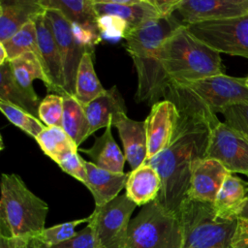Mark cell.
<instances>
[{
	"label": "cell",
	"instance_id": "7c38bea8",
	"mask_svg": "<svg viewBox=\"0 0 248 248\" xmlns=\"http://www.w3.org/2000/svg\"><path fill=\"white\" fill-rule=\"evenodd\" d=\"M174 11L188 25L248 15V0H178Z\"/></svg>",
	"mask_w": 248,
	"mask_h": 248
},
{
	"label": "cell",
	"instance_id": "d6a6232c",
	"mask_svg": "<svg viewBox=\"0 0 248 248\" xmlns=\"http://www.w3.org/2000/svg\"><path fill=\"white\" fill-rule=\"evenodd\" d=\"M63 96L48 94L40 103L38 118L46 127H62Z\"/></svg>",
	"mask_w": 248,
	"mask_h": 248
},
{
	"label": "cell",
	"instance_id": "ab89813d",
	"mask_svg": "<svg viewBox=\"0 0 248 248\" xmlns=\"http://www.w3.org/2000/svg\"><path fill=\"white\" fill-rule=\"evenodd\" d=\"M7 61H8L7 52H6L5 47L3 46V45L0 43V65H3Z\"/></svg>",
	"mask_w": 248,
	"mask_h": 248
},
{
	"label": "cell",
	"instance_id": "d4e9b609",
	"mask_svg": "<svg viewBox=\"0 0 248 248\" xmlns=\"http://www.w3.org/2000/svg\"><path fill=\"white\" fill-rule=\"evenodd\" d=\"M9 62L16 84L30 99L41 103L33 88V81L40 79L46 87L48 82L40 58L33 52H26Z\"/></svg>",
	"mask_w": 248,
	"mask_h": 248
},
{
	"label": "cell",
	"instance_id": "5b68a950",
	"mask_svg": "<svg viewBox=\"0 0 248 248\" xmlns=\"http://www.w3.org/2000/svg\"><path fill=\"white\" fill-rule=\"evenodd\" d=\"M178 218L181 225V248H231L236 220L216 216L211 202L187 198L181 204Z\"/></svg>",
	"mask_w": 248,
	"mask_h": 248
},
{
	"label": "cell",
	"instance_id": "6da1fadb",
	"mask_svg": "<svg viewBox=\"0 0 248 248\" xmlns=\"http://www.w3.org/2000/svg\"><path fill=\"white\" fill-rule=\"evenodd\" d=\"M164 100H170L177 107V125L167 148L146 163L161 178V190L155 201L178 216L180 206L187 199L193 166L196 161L205 158L210 132L220 121L206 107L172 87Z\"/></svg>",
	"mask_w": 248,
	"mask_h": 248
},
{
	"label": "cell",
	"instance_id": "836d02e7",
	"mask_svg": "<svg viewBox=\"0 0 248 248\" xmlns=\"http://www.w3.org/2000/svg\"><path fill=\"white\" fill-rule=\"evenodd\" d=\"M98 27L102 39L118 41L125 39L129 29L127 23L115 16H101L98 17Z\"/></svg>",
	"mask_w": 248,
	"mask_h": 248
},
{
	"label": "cell",
	"instance_id": "2e32d148",
	"mask_svg": "<svg viewBox=\"0 0 248 248\" xmlns=\"http://www.w3.org/2000/svg\"><path fill=\"white\" fill-rule=\"evenodd\" d=\"M93 5L98 16H118L127 23L129 31L163 16L153 0H93Z\"/></svg>",
	"mask_w": 248,
	"mask_h": 248
},
{
	"label": "cell",
	"instance_id": "8fae6325",
	"mask_svg": "<svg viewBox=\"0 0 248 248\" xmlns=\"http://www.w3.org/2000/svg\"><path fill=\"white\" fill-rule=\"evenodd\" d=\"M205 158L219 161L232 173L248 176V137L220 121L210 132Z\"/></svg>",
	"mask_w": 248,
	"mask_h": 248
},
{
	"label": "cell",
	"instance_id": "b9f144b4",
	"mask_svg": "<svg viewBox=\"0 0 248 248\" xmlns=\"http://www.w3.org/2000/svg\"><path fill=\"white\" fill-rule=\"evenodd\" d=\"M245 82H246V86L248 87V76L245 78Z\"/></svg>",
	"mask_w": 248,
	"mask_h": 248
},
{
	"label": "cell",
	"instance_id": "9a60e30c",
	"mask_svg": "<svg viewBox=\"0 0 248 248\" xmlns=\"http://www.w3.org/2000/svg\"><path fill=\"white\" fill-rule=\"evenodd\" d=\"M231 173L219 161L202 158L193 166L187 198L213 203L227 175Z\"/></svg>",
	"mask_w": 248,
	"mask_h": 248
},
{
	"label": "cell",
	"instance_id": "74e56055",
	"mask_svg": "<svg viewBox=\"0 0 248 248\" xmlns=\"http://www.w3.org/2000/svg\"><path fill=\"white\" fill-rule=\"evenodd\" d=\"M0 248H44L38 235L0 236Z\"/></svg>",
	"mask_w": 248,
	"mask_h": 248
},
{
	"label": "cell",
	"instance_id": "484cf974",
	"mask_svg": "<svg viewBox=\"0 0 248 248\" xmlns=\"http://www.w3.org/2000/svg\"><path fill=\"white\" fill-rule=\"evenodd\" d=\"M93 53V51H86L83 54L77 74L74 97L83 107L101 96L107 90L103 87L96 75Z\"/></svg>",
	"mask_w": 248,
	"mask_h": 248
},
{
	"label": "cell",
	"instance_id": "e575fe53",
	"mask_svg": "<svg viewBox=\"0 0 248 248\" xmlns=\"http://www.w3.org/2000/svg\"><path fill=\"white\" fill-rule=\"evenodd\" d=\"M220 113L227 125L248 137V101L229 106Z\"/></svg>",
	"mask_w": 248,
	"mask_h": 248
},
{
	"label": "cell",
	"instance_id": "cb8c5ba5",
	"mask_svg": "<svg viewBox=\"0 0 248 248\" xmlns=\"http://www.w3.org/2000/svg\"><path fill=\"white\" fill-rule=\"evenodd\" d=\"M46 9L57 10L72 24L78 25L101 37L98 27V15L93 0H41Z\"/></svg>",
	"mask_w": 248,
	"mask_h": 248
},
{
	"label": "cell",
	"instance_id": "4dcf8cb0",
	"mask_svg": "<svg viewBox=\"0 0 248 248\" xmlns=\"http://www.w3.org/2000/svg\"><path fill=\"white\" fill-rule=\"evenodd\" d=\"M0 109L12 124L35 140L46 127L38 117L6 101L0 100Z\"/></svg>",
	"mask_w": 248,
	"mask_h": 248
},
{
	"label": "cell",
	"instance_id": "d6986e66",
	"mask_svg": "<svg viewBox=\"0 0 248 248\" xmlns=\"http://www.w3.org/2000/svg\"><path fill=\"white\" fill-rule=\"evenodd\" d=\"M84 166L86 170L84 185L91 192L96 206H102L112 201L126 187L129 172L117 173L106 170L85 160Z\"/></svg>",
	"mask_w": 248,
	"mask_h": 248
},
{
	"label": "cell",
	"instance_id": "277c9868",
	"mask_svg": "<svg viewBox=\"0 0 248 248\" xmlns=\"http://www.w3.org/2000/svg\"><path fill=\"white\" fill-rule=\"evenodd\" d=\"M0 236L39 235L46 228L48 205L16 173H2Z\"/></svg>",
	"mask_w": 248,
	"mask_h": 248
},
{
	"label": "cell",
	"instance_id": "83f0119b",
	"mask_svg": "<svg viewBox=\"0 0 248 248\" xmlns=\"http://www.w3.org/2000/svg\"><path fill=\"white\" fill-rule=\"evenodd\" d=\"M0 100L11 103L38 117L40 103L30 99L16 84L9 61L0 65Z\"/></svg>",
	"mask_w": 248,
	"mask_h": 248
},
{
	"label": "cell",
	"instance_id": "52a82bcc",
	"mask_svg": "<svg viewBox=\"0 0 248 248\" xmlns=\"http://www.w3.org/2000/svg\"><path fill=\"white\" fill-rule=\"evenodd\" d=\"M170 85L198 101L215 114L229 106L248 101L245 78L231 77L226 74Z\"/></svg>",
	"mask_w": 248,
	"mask_h": 248
},
{
	"label": "cell",
	"instance_id": "f546056e",
	"mask_svg": "<svg viewBox=\"0 0 248 248\" xmlns=\"http://www.w3.org/2000/svg\"><path fill=\"white\" fill-rule=\"evenodd\" d=\"M0 43L5 47L8 61H11L26 52H33L40 58L35 21L28 22L8 40Z\"/></svg>",
	"mask_w": 248,
	"mask_h": 248
},
{
	"label": "cell",
	"instance_id": "7402d4cb",
	"mask_svg": "<svg viewBox=\"0 0 248 248\" xmlns=\"http://www.w3.org/2000/svg\"><path fill=\"white\" fill-rule=\"evenodd\" d=\"M126 195L137 205H145L155 201L161 190V178L158 171L148 163H144L129 172L126 183Z\"/></svg>",
	"mask_w": 248,
	"mask_h": 248
},
{
	"label": "cell",
	"instance_id": "ac0fdd59",
	"mask_svg": "<svg viewBox=\"0 0 248 248\" xmlns=\"http://www.w3.org/2000/svg\"><path fill=\"white\" fill-rule=\"evenodd\" d=\"M46 13L41 0H0V42Z\"/></svg>",
	"mask_w": 248,
	"mask_h": 248
},
{
	"label": "cell",
	"instance_id": "44dd1931",
	"mask_svg": "<svg viewBox=\"0 0 248 248\" xmlns=\"http://www.w3.org/2000/svg\"><path fill=\"white\" fill-rule=\"evenodd\" d=\"M89 122V136L101 128L112 126V119L120 113H127L125 101L114 85L98 98L84 106Z\"/></svg>",
	"mask_w": 248,
	"mask_h": 248
},
{
	"label": "cell",
	"instance_id": "8992f818",
	"mask_svg": "<svg viewBox=\"0 0 248 248\" xmlns=\"http://www.w3.org/2000/svg\"><path fill=\"white\" fill-rule=\"evenodd\" d=\"M182 232L177 215L156 201L141 207L131 219L125 248H181Z\"/></svg>",
	"mask_w": 248,
	"mask_h": 248
},
{
	"label": "cell",
	"instance_id": "7bdbcfd3",
	"mask_svg": "<svg viewBox=\"0 0 248 248\" xmlns=\"http://www.w3.org/2000/svg\"><path fill=\"white\" fill-rule=\"evenodd\" d=\"M215 248H222V247H215Z\"/></svg>",
	"mask_w": 248,
	"mask_h": 248
},
{
	"label": "cell",
	"instance_id": "4fadbf2b",
	"mask_svg": "<svg viewBox=\"0 0 248 248\" xmlns=\"http://www.w3.org/2000/svg\"><path fill=\"white\" fill-rule=\"evenodd\" d=\"M179 111L174 103L162 100L151 107L144 120L147 140V159L149 160L169 145L177 125Z\"/></svg>",
	"mask_w": 248,
	"mask_h": 248
},
{
	"label": "cell",
	"instance_id": "d590c367",
	"mask_svg": "<svg viewBox=\"0 0 248 248\" xmlns=\"http://www.w3.org/2000/svg\"><path fill=\"white\" fill-rule=\"evenodd\" d=\"M57 165L64 172L85 184L86 170L84 166V160L79 156L78 150H74L67 153L62 157Z\"/></svg>",
	"mask_w": 248,
	"mask_h": 248
},
{
	"label": "cell",
	"instance_id": "4316f807",
	"mask_svg": "<svg viewBox=\"0 0 248 248\" xmlns=\"http://www.w3.org/2000/svg\"><path fill=\"white\" fill-rule=\"evenodd\" d=\"M62 128L78 147L89 137V122L84 107L74 96L63 95Z\"/></svg>",
	"mask_w": 248,
	"mask_h": 248
},
{
	"label": "cell",
	"instance_id": "603a6c76",
	"mask_svg": "<svg viewBox=\"0 0 248 248\" xmlns=\"http://www.w3.org/2000/svg\"><path fill=\"white\" fill-rule=\"evenodd\" d=\"M111 127V125L108 126L103 135L96 137L95 142L90 148L79 150L87 154L91 162L98 168L122 173L126 158L112 137Z\"/></svg>",
	"mask_w": 248,
	"mask_h": 248
},
{
	"label": "cell",
	"instance_id": "e0dca14e",
	"mask_svg": "<svg viewBox=\"0 0 248 248\" xmlns=\"http://www.w3.org/2000/svg\"><path fill=\"white\" fill-rule=\"evenodd\" d=\"M124 147V155L132 170H136L146 162L147 140L144 121H136L120 113L112 119Z\"/></svg>",
	"mask_w": 248,
	"mask_h": 248
},
{
	"label": "cell",
	"instance_id": "ba28073f",
	"mask_svg": "<svg viewBox=\"0 0 248 248\" xmlns=\"http://www.w3.org/2000/svg\"><path fill=\"white\" fill-rule=\"evenodd\" d=\"M138 205L126 194L102 206H95L87 223L91 226L97 248H125L131 216Z\"/></svg>",
	"mask_w": 248,
	"mask_h": 248
},
{
	"label": "cell",
	"instance_id": "60d3db41",
	"mask_svg": "<svg viewBox=\"0 0 248 248\" xmlns=\"http://www.w3.org/2000/svg\"><path fill=\"white\" fill-rule=\"evenodd\" d=\"M240 216H242V217H247V218H248V201H247L246 206H245V208H244V210H243V212H242V214H241Z\"/></svg>",
	"mask_w": 248,
	"mask_h": 248
},
{
	"label": "cell",
	"instance_id": "7a4b0ae2",
	"mask_svg": "<svg viewBox=\"0 0 248 248\" xmlns=\"http://www.w3.org/2000/svg\"><path fill=\"white\" fill-rule=\"evenodd\" d=\"M181 25L174 13L147 21L127 33L125 47L138 76L135 96L138 103L152 107L165 99L170 83L160 60V49L163 42Z\"/></svg>",
	"mask_w": 248,
	"mask_h": 248
},
{
	"label": "cell",
	"instance_id": "1f68e13d",
	"mask_svg": "<svg viewBox=\"0 0 248 248\" xmlns=\"http://www.w3.org/2000/svg\"><path fill=\"white\" fill-rule=\"evenodd\" d=\"M90 217H85L78 220H73L69 222H65L62 224H58L49 228H46L39 235V239L42 242L44 248H50L52 246L58 245L70 238H72L76 234L77 226L82 223H88Z\"/></svg>",
	"mask_w": 248,
	"mask_h": 248
},
{
	"label": "cell",
	"instance_id": "3957f363",
	"mask_svg": "<svg viewBox=\"0 0 248 248\" xmlns=\"http://www.w3.org/2000/svg\"><path fill=\"white\" fill-rule=\"evenodd\" d=\"M160 60L170 83H185L225 74L220 53L196 38L184 24L163 42Z\"/></svg>",
	"mask_w": 248,
	"mask_h": 248
},
{
	"label": "cell",
	"instance_id": "f35d334b",
	"mask_svg": "<svg viewBox=\"0 0 248 248\" xmlns=\"http://www.w3.org/2000/svg\"><path fill=\"white\" fill-rule=\"evenodd\" d=\"M231 248H248V218L239 216L231 240Z\"/></svg>",
	"mask_w": 248,
	"mask_h": 248
},
{
	"label": "cell",
	"instance_id": "8d00e7d4",
	"mask_svg": "<svg viewBox=\"0 0 248 248\" xmlns=\"http://www.w3.org/2000/svg\"><path fill=\"white\" fill-rule=\"evenodd\" d=\"M50 248H97V244L93 230L87 224L85 228L77 232L72 238Z\"/></svg>",
	"mask_w": 248,
	"mask_h": 248
},
{
	"label": "cell",
	"instance_id": "30bf717a",
	"mask_svg": "<svg viewBox=\"0 0 248 248\" xmlns=\"http://www.w3.org/2000/svg\"><path fill=\"white\" fill-rule=\"evenodd\" d=\"M46 16L56 41L63 67L64 95L75 96L78 70L83 54L94 49L82 45L74 35L72 24L60 12L53 9L46 10Z\"/></svg>",
	"mask_w": 248,
	"mask_h": 248
},
{
	"label": "cell",
	"instance_id": "ffe728a7",
	"mask_svg": "<svg viewBox=\"0 0 248 248\" xmlns=\"http://www.w3.org/2000/svg\"><path fill=\"white\" fill-rule=\"evenodd\" d=\"M247 201L248 181L231 172L225 178L212 204L218 218L236 220L242 214Z\"/></svg>",
	"mask_w": 248,
	"mask_h": 248
},
{
	"label": "cell",
	"instance_id": "5bb4252c",
	"mask_svg": "<svg viewBox=\"0 0 248 248\" xmlns=\"http://www.w3.org/2000/svg\"><path fill=\"white\" fill-rule=\"evenodd\" d=\"M37 40L40 52V59L47 78V91L51 94L64 95L63 67L59 49L54 39L52 30L46 16L41 15L36 20Z\"/></svg>",
	"mask_w": 248,
	"mask_h": 248
},
{
	"label": "cell",
	"instance_id": "f1b7e54d",
	"mask_svg": "<svg viewBox=\"0 0 248 248\" xmlns=\"http://www.w3.org/2000/svg\"><path fill=\"white\" fill-rule=\"evenodd\" d=\"M36 141L43 152L56 164L67 153L78 150L75 141L68 136L62 127H46L36 138Z\"/></svg>",
	"mask_w": 248,
	"mask_h": 248
},
{
	"label": "cell",
	"instance_id": "9c48e42d",
	"mask_svg": "<svg viewBox=\"0 0 248 248\" xmlns=\"http://www.w3.org/2000/svg\"><path fill=\"white\" fill-rule=\"evenodd\" d=\"M185 26L196 38L219 53L248 58V15Z\"/></svg>",
	"mask_w": 248,
	"mask_h": 248
}]
</instances>
